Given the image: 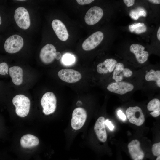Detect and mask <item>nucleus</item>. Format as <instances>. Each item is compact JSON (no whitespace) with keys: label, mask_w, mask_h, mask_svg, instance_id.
<instances>
[{"label":"nucleus","mask_w":160,"mask_h":160,"mask_svg":"<svg viewBox=\"0 0 160 160\" xmlns=\"http://www.w3.org/2000/svg\"><path fill=\"white\" fill-rule=\"evenodd\" d=\"M143 23H136L130 25L129 26L130 31L131 32H133L137 28L141 25Z\"/></svg>","instance_id":"a878e982"},{"label":"nucleus","mask_w":160,"mask_h":160,"mask_svg":"<svg viewBox=\"0 0 160 160\" xmlns=\"http://www.w3.org/2000/svg\"><path fill=\"white\" fill-rule=\"evenodd\" d=\"M103 14L102 8L98 6H93L86 12L84 17L85 21L88 25H94L100 20Z\"/></svg>","instance_id":"6e6552de"},{"label":"nucleus","mask_w":160,"mask_h":160,"mask_svg":"<svg viewBox=\"0 0 160 160\" xmlns=\"http://www.w3.org/2000/svg\"><path fill=\"white\" fill-rule=\"evenodd\" d=\"M59 78L65 82L72 83L79 81L81 78V73L78 71L71 69H63L58 73Z\"/></svg>","instance_id":"0eeeda50"},{"label":"nucleus","mask_w":160,"mask_h":160,"mask_svg":"<svg viewBox=\"0 0 160 160\" xmlns=\"http://www.w3.org/2000/svg\"><path fill=\"white\" fill-rule=\"evenodd\" d=\"M148 1L154 4H159L160 3V0H149Z\"/></svg>","instance_id":"473e14b6"},{"label":"nucleus","mask_w":160,"mask_h":160,"mask_svg":"<svg viewBox=\"0 0 160 160\" xmlns=\"http://www.w3.org/2000/svg\"><path fill=\"white\" fill-rule=\"evenodd\" d=\"M107 88L111 92L123 95L132 91L134 88V86L130 83L120 81L110 84Z\"/></svg>","instance_id":"9b49d317"},{"label":"nucleus","mask_w":160,"mask_h":160,"mask_svg":"<svg viewBox=\"0 0 160 160\" xmlns=\"http://www.w3.org/2000/svg\"><path fill=\"white\" fill-rule=\"evenodd\" d=\"M117 63V61L113 58L107 59L103 62L99 63L97 66V70L100 74L112 72Z\"/></svg>","instance_id":"dca6fc26"},{"label":"nucleus","mask_w":160,"mask_h":160,"mask_svg":"<svg viewBox=\"0 0 160 160\" xmlns=\"http://www.w3.org/2000/svg\"><path fill=\"white\" fill-rule=\"evenodd\" d=\"M9 73L14 84L16 85H20L23 81V71L22 68L17 66L9 68Z\"/></svg>","instance_id":"f3484780"},{"label":"nucleus","mask_w":160,"mask_h":160,"mask_svg":"<svg viewBox=\"0 0 160 160\" xmlns=\"http://www.w3.org/2000/svg\"><path fill=\"white\" fill-rule=\"evenodd\" d=\"M129 121L138 126L143 124L145 121L144 115L141 108L137 106L130 107L126 111Z\"/></svg>","instance_id":"39448f33"},{"label":"nucleus","mask_w":160,"mask_h":160,"mask_svg":"<svg viewBox=\"0 0 160 160\" xmlns=\"http://www.w3.org/2000/svg\"><path fill=\"white\" fill-rule=\"evenodd\" d=\"M103 37V34L102 32L98 31L95 32L83 42L82 48L86 51L93 49L101 42Z\"/></svg>","instance_id":"9d476101"},{"label":"nucleus","mask_w":160,"mask_h":160,"mask_svg":"<svg viewBox=\"0 0 160 160\" xmlns=\"http://www.w3.org/2000/svg\"><path fill=\"white\" fill-rule=\"evenodd\" d=\"M134 0H124V2L127 7H130L132 6L135 2Z\"/></svg>","instance_id":"c756f323"},{"label":"nucleus","mask_w":160,"mask_h":160,"mask_svg":"<svg viewBox=\"0 0 160 160\" xmlns=\"http://www.w3.org/2000/svg\"><path fill=\"white\" fill-rule=\"evenodd\" d=\"M145 79L147 81H155L157 86L160 87V71H156L153 69H151L147 72L145 76Z\"/></svg>","instance_id":"aec40b11"},{"label":"nucleus","mask_w":160,"mask_h":160,"mask_svg":"<svg viewBox=\"0 0 160 160\" xmlns=\"http://www.w3.org/2000/svg\"><path fill=\"white\" fill-rule=\"evenodd\" d=\"M113 73V78L116 82L120 81L123 79V71L124 69L123 64L121 63H117Z\"/></svg>","instance_id":"412c9836"},{"label":"nucleus","mask_w":160,"mask_h":160,"mask_svg":"<svg viewBox=\"0 0 160 160\" xmlns=\"http://www.w3.org/2000/svg\"><path fill=\"white\" fill-rule=\"evenodd\" d=\"M20 143L21 146L23 148H31L37 146L39 144V140L34 135L28 134L21 137Z\"/></svg>","instance_id":"a211bd4d"},{"label":"nucleus","mask_w":160,"mask_h":160,"mask_svg":"<svg viewBox=\"0 0 160 160\" xmlns=\"http://www.w3.org/2000/svg\"><path fill=\"white\" fill-rule=\"evenodd\" d=\"M156 160H160V156L159 155L157 156Z\"/></svg>","instance_id":"c9c22d12"},{"label":"nucleus","mask_w":160,"mask_h":160,"mask_svg":"<svg viewBox=\"0 0 160 160\" xmlns=\"http://www.w3.org/2000/svg\"><path fill=\"white\" fill-rule=\"evenodd\" d=\"M117 114L119 117L122 120L125 121L126 120V116L121 110H119L118 111Z\"/></svg>","instance_id":"7c9ffc66"},{"label":"nucleus","mask_w":160,"mask_h":160,"mask_svg":"<svg viewBox=\"0 0 160 160\" xmlns=\"http://www.w3.org/2000/svg\"><path fill=\"white\" fill-rule=\"evenodd\" d=\"M157 37L158 39L160 40V27H159L157 32Z\"/></svg>","instance_id":"f704fd0d"},{"label":"nucleus","mask_w":160,"mask_h":160,"mask_svg":"<svg viewBox=\"0 0 160 160\" xmlns=\"http://www.w3.org/2000/svg\"><path fill=\"white\" fill-rule=\"evenodd\" d=\"M105 124L107 126L110 130L112 131L113 130L114 128V126L111 121H109L108 120H106L105 121Z\"/></svg>","instance_id":"c85d7f7f"},{"label":"nucleus","mask_w":160,"mask_h":160,"mask_svg":"<svg viewBox=\"0 0 160 160\" xmlns=\"http://www.w3.org/2000/svg\"><path fill=\"white\" fill-rule=\"evenodd\" d=\"M77 2L79 4L83 5L89 4L94 1V0H77Z\"/></svg>","instance_id":"cd10ccee"},{"label":"nucleus","mask_w":160,"mask_h":160,"mask_svg":"<svg viewBox=\"0 0 160 160\" xmlns=\"http://www.w3.org/2000/svg\"><path fill=\"white\" fill-rule=\"evenodd\" d=\"M152 153L154 156H157L160 155V142L153 144L152 148Z\"/></svg>","instance_id":"5701e85b"},{"label":"nucleus","mask_w":160,"mask_h":160,"mask_svg":"<svg viewBox=\"0 0 160 160\" xmlns=\"http://www.w3.org/2000/svg\"><path fill=\"white\" fill-rule=\"evenodd\" d=\"M145 49L143 46L138 44H133L130 47V52L134 54L137 60L140 64L145 62L149 56L148 53Z\"/></svg>","instance_id":"4468645a"},{"label":"nucleus","mask_w":160,"mask_h":160,"mask_svg":"<svg viewBox=\"0 0 160 160\" xmlns=\"http://www.w3.org/2000/svg\"><path fill=\"white\" fill-rule=\"evenodd\" d=\"M8 66L5 62L0 63V75H5L8 74Z\"/></svg>","instance_id":"b1692460"},{"label":"nucleus","mask_w":160,"mask_h":160,"mask_svg":"<svg viewBox=\"0 0 160 160\" xmlns=\"http://www.w3.org/2000/svg\"><path fill=\"white\" fill-rule=\"evenodd\" d=\"M56 98L54 93L51 92L45 93L41 100L43 113L48 115L54 112L56 109Z\"/></svg>","instance_id":"f03ea898"},{"label":"nucleus","mask_w":160,"mask_h":160,"mask_svg":"<svg viewBox=\"0 0 160 160\" xmlns=\"http://www.w3.org/2000/svg\"><path fill=\"white\" fill-rule=\"evenodd\" d=\"M138 15L139 16H143L144 17H145L146 15V13L144 10L140 11L138 13Z\"/></svg>","instance_id":"2f4dec72"},{"label":"nucleus","mask_w":160,"mask_h":160,"mask_svg":"<svg viewBox=\"0 0 160 160\" xmlns=\"http://www.w3.org/2000/svg\"><path fill=\"white\" fill-rule=\"evenodd\" d=\"M12 102L15 107L16 113L18 116L23 117L28 115L30 105L28 98L22 94L18 95L13 98Z\"/></svg>","instance_id":"f257e3e1"},{"label":"nucleus","mask_w":160,"mask_h":160,"mask_svg":"<svg viewBox=\"0 0 160 160\" xmlns=\"http://www.w3.org/2000/svg\"><path fill=\"white\" fill-rule=\"evenodd\" d=\"M61 57V54L60 52H56L55 59L57 60L60 59Z\"/></svg>","instance_id":"72a5a7b5"},{"label":"nucleus","mask_w":160,"mask_h":160,"mask_svg":"<svg viewBox=\"0 0 160 160\" xmlns=\"http://www.w3.org/2000/svg\"><path fill=\"white\" fill-rule=\"evenodd\" d=\"M17 1H25V0H17Z\"/></svg>","instance_id":"4c0bfd02"},{"label":"nucleus","mask_w":160,"mask_h":160,"mask_svg":"<svg viewBox=\"0 0 160 160\" xmlns=\"http://www.w3.org/2000/svg\"><path fill=\"white\" fill-rule=\"evenodd\" d=\"M23 44L22 37L19 35L15 34L10 36L6 40L4 47L7 52L13 54L19 51L23 47Z\"/></svg>","instance_id":"7ed1b4c3"},{"label":"nucleus","mask_w":160,"mask_h":160,"mask_svg":"<svg viewBox=\"0 0 160 160\" xmlns=\"http://www.w3.org/2000/svg\"><path fill=\"white\" fill-rule=\"evenodd\" d=\"M105 121V119L103 117H100L97 120L94 126V130L97 138L103 142H105L107 139Z\"/></svg>","instance_id":"2eb2a0df"},{"label":"nucleus","mask_w":160,"mask_h":160,"mask_svg":"<svg viewBox=\"0 0 160 160\" xmlns=\"http://www.w3.org/2000/svg\"><path fill=\"white\" fill-rule=\"evenodd\" d=\"M148 110L152 112L150 114L153 117H156L160 115V101L158 99L154 98L148 103Z\"/></svg>","instance_id":"6ab92c4d"},{"label":"nucleus","mask_w":160,"mask_h":160,"mask_svg":"<svg viewBox=\"0 0 160 160\" xmlns=\"http://www.w3.org/2000/svg\"><path fill=\"white\" fill-rule=\"evenodd\" d=\"M52 28L58 38L62 41H65L68 38V33L63 23L58 19L53 20L51 23Z\"/></svg>","instance_id":"ddd939ff"},{"label":"nucleus","mask_w":160,"mask_h":160,"mask_svg":"<svg viewBox=\"0 0 160 160\" xmlns=\"http://www.w3.org/2000/svg\"><path fill=\"white\" fill-rule=\"evenodd\" d=\"M129 153L133 160H143L145 153L140 147L139 141L135 139L131 141L128 145Z\"/></svg>","instance_id":"f8f14e48"},{"label":"nucleus","mask_w":160,"mask_h":160,"mask_svg":"<svg viewBox=\"0 0 160 160\" xmlns=\"http://www.w3.org/2000/svg\"><path fill=\"white\" fill-rule=\"evenodd\" d=\"M75 60L74 56L69 54H65L63 56L62 59L63 62L66 65L71 64L74 62Z\"/></svg>","instance_id":"4be33fe9"},{"label":"nucleus","mask_w":160,"mask_h":160,"mask_svg":"<svg viewBox=\"0 0 160 160\" xmlns=\"http://www.w3.org/2000/svg\"><path fill=\"white\" fill-rule=\"evenodd\" d=\"M56 50L53 45L48 44L41 49L39 57L41 61L46 64L51 63L55 58Z\"/></svg>","instance_id":"1a4fd4ad"},{"label":"nucleus","mask_w":160,"mask_h":160,"mask_svg":"<svg viewBox=\"0 0 160 160\" xmlns=\"http://www.w3.org/2000/svg\"><path fill=\"white\" fill-rule=\"evenodd\" d=\"M132 74V71L128 68H124L123 71V76L125 77H130Z\"/></svg>","instance_id":"bb28decb"},{"label":"nucleus","mask_w":160,"mask_h":160,"mask_svg":"<svg viewBox=\"0 0 160 160\" xmlns=\"http://www.w3.org/2000/svg\"><path fill=\"white\" fill-rule=\"evenodd\" d=\"M14 19L18 27L21 29L26 30L30 25V20L29 13L27 10L23 7L17 8L15 10Z\"/></svg>","instance_id":"20e7f679"},{"label":"nucleus","mask_w":160,"mask_h":160,"mask_svg":"<svg viewBox=\"0 0 160 160\" xmlns=\"http://www.w3.org/2000/svg\"><path fill=\"white\" fill-rule=\"evenodd\" d=\"M146 30L147 27L143 23L142 25L137 28L133 32L136 33L140 34L145 32Z\"/></svg>","instance_id":"393cba45"},{"label":"nucleus","mask_w":160,"mask_h":160,"mask_svg":"<svg viewBox=\"0 0 160 160\" xmlns=\"http://www.w3.org/2000/svg\"><path fill=\"white\" fill-rule=\"evenodd\" d=\"M87 118V113L83 108H77L73 111L71 120L72 128L75 130L81 129L84 125Z\"/></svg>","instance_id":"423d86ee"},{"label":"nucleus","mask_w":160,"mask_h":160,"mask_svg":"<svg viewBox=\"0 0 160 160\" xmlns=\"http://www.w3.org/2000/svg\"><path fill=\"white\" fill-rule=\"evenodd\" d=\"M1 22H2L1 19V17L0 15V25L1 24Z\"/></svg>","instance_id":"e433bc0d"}]
</instances>
